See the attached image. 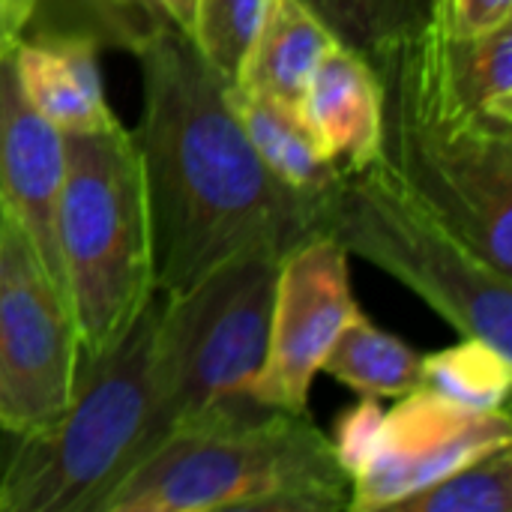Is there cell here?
<instances>
[{
  "mask_svg": "<svg viewBox=\"0 0 512 512\" xmlns=\"http://www.w3.org/2000/svg\"><path fill=\"white\" fill-rule=\"evenodd\" d=\"M144 111L132 132L141 156L156 291L183 294L243 252L282 258L318 234L315 213L258 159L225 78L192 36L168 24L135 51Z\"/></svg>",
  "mask_w": 512,
  "mask_h": 512,
  "instance_id": "obj_1",
  "label": "cell"
},
{
  "mask_svg": "<svg viewBox=\"0 0 512 512\" xmlns=\"http://www.w3.org/2000/svg\"><path fill=\"white\" fill-rule=\"evenodd\" d=\"M366 60L381 81V171L474 255L512 276V132L450 102L429 24Z\"/></svg>",
  "mask_w": 512,
  "mask_h": 512,
  "instance_id": "obj_2",
  "label": "cell"
},
{
  "mask_svg": "<svg viewBox=\"0 0 512 512\" xmlns=\"http://www.w3.org/2000/svg\"><path fill=\"white\" fill-rule=\"evenodd\" d=\"M351 480L306 411L180 432L141 459L96 512H342Z\"/></svg>",
  "mask_w": 512,
  "mask_h": 512,
  "instance_id": "obj_3",
  "label": "cell"
},
{
  "mask_svg": "<svg viewBox=\"0 0 512 512\" xmlns=\"http://www.w3.org/2000/svg\"><path fill=\"white\" fill-rule=\"evenodd\" d=\"M162 306L156 291L111 348L81 357L72 399L51 423L6 435L0 512H96L141 462Z\"/></svg>",
  "mask_w": 512,
  "mask_h": 512,
  "instance_id": "obj_4",
  "label": "cell"
},
{
  "mask_svg": "<svg viewBox=\"0 0 512 512\" xmlns=\"http://www.w3.org/2000/svg\"><path fill=\"white\" fill-rule=\"evenodd\" d=\"M279 258L243 252L183 294H165L141 459L180 432L267 411L255 381L267 357Z\"/></svg>",
  "mask_w": 512,
  "mask_h": 512,
  "instance_id": "obj_5",
  "label": "cell"
},
{
  "mask_svg": "<svg viewBox=\"0 0 512 512\" xmlns=\"http://www.w3.org/2000/svg\"><path fill=\"white\" fill-rule=\"evenodd\" d=\"M63 144L57 255L81 357H96L156 294L147 189L138 144L120 123L63 135Z\"/></svg>",
  "mask_w": 512,
  "mask_h": 512,
  "instance_id": "obj_6",
  "label": "cell"
},
{
  "mask_svg": "<svg viewBox=\"0 0 512 512\" xmlns=\"http://www.w3.org/2000/svg\"><path fill=\"white\" fill-rule=\"evenodd\" d=\"M318 234L408 285L462 336L512 354V276L474 255L378 162L342 174L324 198Z\"/></svg>",
  "mask_w": 512,
  "mask_h": 512,
  "instance_id": "obj_7",
  "label": "cell"
},
{
  "mask_svg": "<svg viewBox=\"0 0 512 512\" xmlns=\"http://www.w3.org/2000/svg\"><path fill=\"white\" fill-rule=\"evenodd\" d=\"M78 366L69 297L0 207V432L24 435L51 423L72 399Z\"/></svg>",
  "mask_w": 512,
  "mask_h": 512,
  "instance_id": "obj_8",
  "label": "cell"
},
{
  "mask_svg": "<svg viewBox=\"0 0 512 512\" xmlns=\"http://www.w3.org/2000/svg\"><path fill=\"white\" fill-rule=\"evenodd\" d=\"M348 252L327 234L297 243L279 258L267 357L255 399L276 411H306L315 375L336 336L357 312Z\"/></svg>",
  "mask_w": 512,
  "mask_h": 512,
  "instance_id": "obj_9",
  "label": "cell"
},
{
  "mask_svg": "<svg viewBox=\"0 0 512 512\" xmlns=\"http://www.w3.org/2000/svg\"><path fill=\"white\" fill-rule=\"evenodd\" d=\"M507 444H512L510 408L474 411L429 387H417L396 399L393 411H384L381 450L351 480L348 510H393L402 498Z\"/></svg>",
  "mask_w": 512,
  "mask_h": 512,
  "instance_id": "obj_10",
  "label": "cell"
},
{
  "mask_svg": "<svg viewBox=\"0 0 512 512\" xmlns=\"http://www.w3.org/2000/svg\"><path fill=\"white\" fill-rule=\"evenodd\" d=\"M63 132L24 96L12 51L0 57V207L18 219L51 279L66 291L54 210L63 183Z\"/></svg>",
  "mask_w": 512,
  "mask_h": 512,
  "instance_id": "obj_11",
  "label": "cell"
},
{
  "mask_svg": "<svg viewBox=\"0 0 512 512\" xmlns=\"http://www.w3.org/2000/svg\"><path fill=\"white\" fill-rule=\"evenodd\" d=\"M300 114L339 174H354L378 162L381 81L360 51L336 42L324 54L306 87Z\"/></svg>",
  "mask_w": 512,
  "mask_h": 512,
  "instance_id": "obj_12",
  "label": "cell"
},
{
  "mask_svg": "<svg viewBox=\"0 0 512 512\" xmlns=\"http://www.w3.org/2000/svg\"><path fill=\"white\" fill-rule=\"evenodd\" d=\"M99 48L96 39L78 33H24L12 48L27 102L63 135L117 123L102 90Z\"/></svg>",
  "mask_w": 512,
  "mask_h": 512,
  "instance_id": "obj_13",
  "label": "cell"
},
{
  "mask_svg": "<svg viewBox=\"0 0 512 512\" xmlns=\"http://www.w3.org/2000/svg\"><path fill=\"white\" fill-rule=\"evenodd\" d=\"M225 99L237 123L243 126L252 150L258 153L261 165L288 192H294L300 201L312 207L315 228H318V213L324 207V198L333 192L342 174L315 144L303 114L270 96L252 93L234 81H225Z\"/></svg>",
  "mask_w": 512,
  "mask_h": 512,
  "instance_id": "obj_14",
  "label": "cell"
},
{
  "mask_svg": "<svg viewBox=\"0 0 512 512\" xmlns=\"http://www.w3.org/2000/svg\"><path fill=\"white\" fill-rule=\"evenodd\" d=\"M336 36L303 0H270L234 84L300 111L306 87Z\"/></svg>",
  "mask_w": 512,
  "mask_h": 512,
  "instance_id": "obj_15",
  "label": "cell"
},
{
  "mask_svg": "<svg viewBox=\"0 0 512 512\" xmlns=\"http://www.w3.org/2000/svg\"><path fill=\"white\" fill-rule=\"evenodd\" d=\"M429 42L450 102L492 129L512 132V24L453 36L429 18Z\"/></svg>",
  "mask_w": 512,
  "mask_h": 512,
  "instance_id": "obj_16",
  "label": "cell"
},
{
  "mask_svg": "<svg viewBox=\"0 0 512 512\" xmlns=\"http://www.w3.org/2000/svg\"><path fill=\"white\" fill-rule=\"evenodd\" d=\"M321 372L369 399H402L423 387V354L375 327L360 309L336 336Z\"/></svg>",
  "mask_w": 512,
  "mask_h": 512,
  "instance_id": "obj_17",
  "label": "cell"
},
{
  "mask_svg": "<svg viewBox=\"0 0 512 512\" xmlns=\"http://www.w3.org/2000/svg\"><path fill=\"white\" fill-rule=\"evenodd\" d=\"M168 24L159 0H36L27 33H78L135 54Z\"/></svg>",
  "mask_w": 512,
  "mask_h": 512,
  "instance_id": "obj_18",
  "label": "cell"
},
{
  "mask_svg": "<svg viewBox=\"0 0 512 512\" xmlns=\"http://www.w3.org/2000/svg\"><path fill=\"white\" fill-rule=\"evenodd\" d=\"M423 387L474 411H504L510 402L512 354L462 336L459 345L423 357Z\"/></svg>",
  "mask_w": 512,
  "mask_h": 512,
  "instance_id": "obj_19",
  "label": "cell"
},
{
  "mask_svg": "<svg viewBox=\"0 0 512 512\" xmlns=\"http://www.w3.org/2000/svg\"><path fill=\"white\" fill-rule=\"evenodd\" d=\"M393 512H512V444L402 498Z\"/></svg>",
  "mask_w": 512,
  "mask_h": 512,
  "instance_id": "obj_20",
  "label": "cell"
},
{
  "mask_svg": "<svg viewBox=\"0 0 512 512\" xmlns=\"http://www.w3.org/2000/svg\"><path fill=\"white\" fill-rule=\"evenodd\" d=\"M336 36V42L375 54L393 39H402L432 18L435 0H303Z\"/></svg>",
  "mask_w": 512,
  "mask_h": 512,
  "instance_id": "obj_21",
  "label": "cell"
},
{
  "mask_svg": "<svg viewBox=\"0 0 512 512\" xmlns=\"http://www.w3.org/2000/svg\"><path fill=\"white\" fill-rule=\"evenodd\" d=\"M270 0H198L192 42L204 60L225 78L234 81L240 63L261 30Z\"/></svg>",
  "mask_w": 512,
  "mask_h": 512,
  "instance_id": "obj_22",
  "label": "cell"
},
{
  "mask_svg": "<svg viewBox=\"0 0 512 512\" xmlns=\"http://www.w3.org/2000/svg\"><path fill=\"white\" fill-rule=\"evenodd\" d=\"M381 435H384V408L378 405V399L360 396L357 405L345 408L336 417L330 447L348 480L360 477L375 462L381 450Z\"/></svg>",
  "mask_w": 512,
  "mask_h": 512,
  "instance_id": "obj_23",
  "label": "cell"
},
{
  "mask_svg": "<svg viewBox=\"0 0 512 512\" xmlns=\"http://www.w3.org/2000/svg\"><path fill=\"white\" fill-rule=\"evenodd\" d=\"M432 21L453 36H477L512 24V0H435Z\"/></svg>",
  "mask_w": 512,
  "mask_h": 512,
  "instance_id": "obj_24",
  "label": "cell"
},
{
  "mask_svg": "<svg viewBox=\"0 0 512 512\" xmlns=\"http://www.w3.org/2000/svg\"><path fill=\"white\" fill-rule=\"evenodd\" d=\"M33 12L36 0H0V57L9 54L15 42L27 33Z\"/></svg>",
  "mask_w": 512,
  "mask_h": 512,
  "instance_id": "obj_25",
  "label": "cell"
},
{
  "mask_svg": "<svg viewBox=\"0 0 512 512\" xmlns=\"http://www.w3.org/2000/svg\"><path fill=\"white\" fill-rule=\"evenodd\" d=\"M195 3L198 0H159L162 12L171 18V24H177L186 36L192 33V24H195Z\"/></svg>",
  "mask_w": 512,
  "mask_h": 512,
  "instance_id": "obj_26",
  "label": "cell"
}]
</instances>
